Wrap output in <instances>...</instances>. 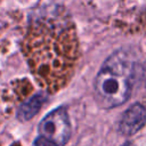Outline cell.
Segmentation results:
<instances>
[{
  "instance_id": "5b68a950",
  "label": "cell",
  "mask_w": 146,
  "mask_h": 146,
  "mask_svg": "<svg viewBox=\"0 0 146 146\" xmlns=\"http://www.w3.org/2000/svg\"><path fill=\"white\" fill-rule=\"evenodd\" d=\"M44 100H46V97L43 95H35L31 97L26 103L21 105V107L18 108V114H17L18 119L21 121H26L32 119L39 112Z\"/></svg>"
},
{
  "instance_id": "3957f363",
  "label": "cell",
  "mask_w": 146,
  "mask_h": 146,
  "mask_svg": "<svg viewBox=\"0 0 146 146\" xmlns=\"http://www.w3.org/2000/svg\"><path fill=\"white\" fill-rule=\"evenodd\" d=\"M40 137H43L57 146H64L71 137V123L65 107L60 106L44 116L38 127Z\"/></svg>"
},
{
  "instance_id": "52a82bcc",
  "label": "cell",
  "mask_w": 146,
  "mask_h": 146,
  "mask_svg": "<svg viewBox=\"0 0 146 146\" xmlns=\"http://www.w3.org/2000/svg\"><path fill=\"white\" fill-rule=\"evenodd\" d=\"M122 146H130V144H129V143H125V144H124V145H122Z\"/></svg>"
},
{
  "instance_id": "7a4b0ae2",
  "label": "cell",
  "mask_w": 146,
  "mask_h": 146,
  "mask_svg": "<svg viewBox=\"0 0 146 146\" xmlns=\"http://www.w3.org/2000/svg\"><path fill=\"white\" fill-rule=\"evenodd\" d=\"M136 73V59L130 51L120 49L103 63L96 75L95 99L103 108L122 105L130 97Z\"/></svg>"
},
{
  "instance_id": "8992f818",
  "label": "cell",
  "mask_w": 146,
  "mask_h": 146,
  "mask_svg": "<svg viewBox=\"0 0 146 146\" xmlns=\"http://www.w3.org/2000/svg\"><path fill=\"white\" fill-rule=\"evenodd\" d=\"M34 146H57L56 144H54L52 141L43 138V137H39L35 139L34 141Z\"/></svg>"
},
{
  "instance_id": "277c9868",
  "label": "cell",
  "mask_w": 146,
  "mask_h": 146,
  "mask_svg": "<svg viewBox=\"0 0 146 146\" xmlns=\"http://www.w3.org/2000/svg\"><path fill=\"white\" fill-rule=\"evenodd\" d=\"M146 123V107L140 103H135L119 121V130L124 136H132L138 132Z\"/></svg>"
},
{
  "instance_id": "6da1fadb",
  "label": "cell",
  "mask_w": 146,
  "mask_h": 146,
  "mask_svg": "<svg viewBox=\"0 0 146 146\" xmlns=\"http://www.w3.org/2000/svg\"><path fill=\"white\" fill-rule=\"evenodd\" d=\"M23 52L38 83L49 92L66 86L78 59L73 21L62 8L36 17L27 27Z\"/></svg>"
}]
</instances>
